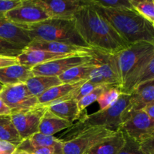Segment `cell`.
Here are the masks:
<instances>
[{"mask_svg":"<svg viewBox=\"0 0 154 154\" xmlns=\"http://www.w3.org/2000/svg\"><path fill=\"white\" fill-rule=\"evenodd\" d=\"M152 79H154V54L152 59L150 60V63H148L147 67L145 68V69L143 71L142 73L141 74L140 77L138 78L136 84H135V87H137L138 84H141V83Z\"/></svg>","mask_w":154,"mask_h":154,"instance_id":"e575fe53","label":"cell"},{"mask_svg":"<svg viewBox=\"0 0 154 154\" xmlns=\"http://www.w3.org/2000/svg\"><path fill=\"white\" fill-rule=\"evenodd\" d=\"M153 27H154V22L153 23Z\"/></svg>","mask_w":154,"mask_h":154,"instance_id":"ee69618b","label":"cell"},{"mask_svg":"<svg viewBox=\"0 0 154 154\" xmlns=\"http://www.w3.org/2000/svg\"><path fill=\"white\" fill-rule=\"evenodd\" d=\"M91 5L106 9H131L133 8L129 0H88Z\"/></svg>","mask_w":154,"mask_h":154,"instance_id":"f1b7e54d","label":"cell"},{"mask_svg":"<svg viewBox=\"0 0 154 154\" xmlns=\"http://www.w3.org/2000/svg\"><path fill=\"white\" fill-rule=\"evenodd\" d=\"M154 54V45L147 42L133 44L115 54L122 93L131 94L137 81Z\"/></svg>","mask_w":154,"mask_h":154,"instance_id":"277c9868","label":"cell"},{"mask_svg":"<svg viewBox=\"0 0 154 154\" xmlns=\"http://www.w3.org/2000/svg\"><path fill=\"white\" fill-rule=\"evenodd\" d=\"M72 57L67 54H55L49 51H40V50H31L26 48L22 54L17 57V61L20 65L32 68L38 65L49 63L60 59Z\"/></svg>","mask_w":154,"mask_h":154,"instance_id":"e0dca14e","label":"cell"},{"mask_svg":"<svg viewBox=\"0 0 154 154\" xmlns=\"http://www.w3.org/2000/svg\"><path fill=\"white\" fill-rule=\"evenodd\" d=\"M120 129L141 143L154 136V120L144 110L132 111L123 117Z\"/></svg>","mask_w":154,"mask_h":154,"instance_id":"8992f818","label":"cell"},{"mask_svg":"<svg viewBox=\"0 0 154 154\" xmlns=\"http://www.w3.org/2000/svg\"><path fill=\"white\" fill-rule=\"evenodd\" d=\"M32 76L31 68L20 64L0 69V83L5 87L26 84L28 79Z\"/></svg>","mask_w":154,"mask_h":154,"instance_id":"d6986e66","label":"cell"},{"mask_svg":"<svg viewBox=\"0 0 154 154\" xmlns=\"http://www.w3.org/2000/svg\"><path fill=\"white\" fill-rule=\"evenodd\" d=\"M154 105V79L143 82L131 93L130 103L123 114V117L132 111L145 109Z\"/></svg>","mask_w":154,"mask_h":154,"instance_id":"5bb4252c","label":"cell"},{"mask_svg":"<svg viewBox=\"0 0 154 154\" xmlns=\"http://www.w3.org/2000/svg\"><path fill=\"white\" fill-rule=\"evenodd\" d=\"M11 111L0 97V116L11 115Z\"/></svg>","mask_w":154,"mask_h":154,"instance_id":"ab89813d","label":"cell"},{"mask_svg":"<svg viewBox=\"0 0 154 154\" xmlns=\"http://www.w3.org/2000/svg\"><path fill=\"white\" fill-rule=\"evenodd\" d=\"M28 139L35 145L53 149L55 154H63V143L53 135H46L37 132Z\"/></svg>","mask_w":154,"mask_h":154,"instance_id":"484cf974","label":"cell"},{"mask_svg":"<svg viewBox=\"0 0 154 154\" xmlns=\"http://www.w3.org/2000/svg\"><path fill=\"white\" fill-rule=\"evenodd\" d=\"M45 9L51 18L74 19L77 12L85 5V0H33Z\"/></svg>","mask_w":154,"mask_h":154,"instance_id":"4fadbf2b","label":"cell"},{"mask_svg":"<svg viewBox=\"0 0 154 154\" xmlns=\"http://www.w3.org/2000/svg\"><path fill=\"white\" fill-rule=\"evenodd\" d=\"M95 66H96V63L93 59L90 63L75 66L69 69L64 73L60 75L58 78L63 84H72V83L87 81L89 80L90 74Z\"/></svg>","mask_w":154,"mask_h":154,"instance_id":"cb8c5ba5","label":"cell"},{"mask_svg":"<svg viewBox=\"0 0 154 154\" xmlns=\"http://www.w3.org/2000/svg\"><path fill=\"white\" fill-rule=\"evenodd\" d=\"M93 6L129 45L147 42L154 45L153 23L134 8L114 10Z\"/></svg>","mask_w":154,"mask_h":154,"instance_id":"7a4b0ae2","label":"cell"},{"mask_svg":"<svg viewBox=\"0 0 154 154\" xmlns=\"http://www.w3.org/2000/svg\"><path fill=\"white\" fill-rule=\"evenodd\" d=\"M122 94V91L120 87L109 86L101 94L96 102L99 106V110H105L112 106L117 102Z\"/></svg>","mask_w":154,"mask_h":154,"instance_id":"4316f807","label":"cell"},{"mask_svg":"<svg viewBox=\"0 0 154 154\" xmlns=\"http://www.w3.org/2000/svg\"><path fill=\"white\" fill-rule=\"evenodd\" d=\"M48 109L54 115L72 124L74 122L78 120L81 114L84 112H80L78 102L73 99L51 103L48 106Z\"/></svg>","mask_w":154,"mask_h":154,"instance_id":"44dd1931","label":"cell"},{"mask_svg":"<svg viewBox=\"0 0 154 154\" xmlns=\"http://www.w3.org/2000/svg\"><path fill=\"white\" fill-rule=\"evenodd\" d=\"M47 110L48 106L39 105L26 111L11 113L12 122L22 141L38 132L41 120Z\"/></svg>","mask_w":154,"mask_h":154,"instance_id":"9c48e42d","label":"cell"},{"mask_svg":"<svg viewBox=\"0 0 154 154\" xmlns=\"http://www.w3.org/2000/svg\"><path fill=\"white\" fill-rule=\"evenodd\" d=\"M130 99L131 94L122 93L117 102L108 108L99 110L92 114H87L85 111L78 121L73 123L57 138L63 143L66 142L93 128H105L114 132L120 130L123 114L129 105Z\"/></svg>","mask_w":154,"mask_h":154,"instance_id":"3957f363","label":"cell"},{"mask_svg":"<svg viewBox=\"0 0 154 154\" xmlns=\"http://www.w3.org/2000/svg\"><path fill=\"white\" fill-rule=\"evenodd\" d=\"M20 27L26 30L32 41L61 42L91 48L80 35L74 19L49 18L38 23Z\"/></svg>","mask_w":154,"mask_h":154,"instance_id":"5b68a950","label":"cell"},{"mask_svg":"<svg viewBox=\"0 0 154 154\" xmlns=\"http://www.w3.org/2000/svg\"><path fill=\"white\" fill-rule=\"evenodd\" d=\"M14 154H29V153H26V152L23 151V150H19V149H17Z\"/></svg>","mask_w":154,"mask_h":154,"instance_id":"b9f144b4","label":"cell"},{"mask_svg":"<svg viewBox=\"0 0 154 154\" xmlns=\"http://www.w3.org/2000/svg\"><path fill=\"white\" fill-rule=\"evenodd\" d=\"M144 111L148 114V116L152 120H154V105L147 107L145 109H144Z\"/></svg>","mask_w":154,"mask_h":154,"instance_id":"60d3db41","label":"cell"},{"mask_svg":"<svg viewBox=\"0 0 154 154\" xmlns=\"http://www.w3.org/2000/svg\"><path fill=\"white\" fill-rule=\"evenodd\" d=\"M153 2H154V0H153Z\"/></svg>","mask_w":154,"mask_h":154,"instance_id":"f6af8a7d","label":"cell"},{"mask_svg":"<svg viewBox=\"0 0 154 154\" xmlns=\"http://www.w3.org/2000/svg\"><path fill=\"white\" fill-rule=\"evenodd\" d=\"M26 48L71 56H90L92 52V48H82L61 42L45 41H32Z\"/></svg>","mask_w":154,"mask_h":154,"instance_id":"9a60e30c","label":"cell"},{"mask_svg":"<svg viewBox=\"0 0 154 154\" xmlns=\"http://www.w3.org/2000/svg\"><path fill=\"white\" fill-rule=\"evenodd\" d=\"M7 20L21 26L38 23L51 18L46 11L33 0H22L20 4L5 14Z\"/></svg>","mask_w":154,"mask_h":154,"instance_id":"52a82bcc","label":"cell"},{"mask_svg":"<svg viewBox=\"0 0 154 154\" xmlns=\"http://www.w3.org/2000/svg\"><path fill=\"white\" fill-rule=\"evenodd\" d=\"M105 128H93L63 143V154H85L92 147L114 133Z\"/></svg>","mask_w":154,"mask_h":154,"instance_id":"30bf717a","label":"cell"},{"mask_svg":"<svg viewBox=\"0 0 154 154\" xmlns=\"http://www.w3.org/2000/svg\"><path fill=\"white\" fill-rule=\"evenodd\" d=\"M90 56L94 60L105 84L120 88L121 82L115 54L102 52L92 48Z\"/></svg>","mask_w":154,"mask_h":154,"instance_id":"7c38bea8","label":"cell"},{"mask_svg":"<svg viewBox=\"0 0 154 154\" xmlns=\"http://www.w3.org/2000/svg\"><path fill=\"white\" fill-rule=\"evenodd\" d=\"M25 48L12 42L0 38V56L17 58Z\"/></svg>","mask_w":154,"mask_h":154,"instance_id":"4dcf8cb0","label":"cell"},{"mask_svg":"<svg viewBox=\"0 0 154 154\" xmlns=\"http://www.w3.org/2000/svg\"><path fill=\"white\" fill-rule=\"evenodd\" d=\"M140 144L145 154H154V136L140 143Z\"/></svg>","mask_w":154,"mask_h":154,"instance_id":"74e56055","label":"cell"},{"mask_svg":"<svg viewBox=\"0 0 154 154\" xmlns=\"http://www.w3.org/2000/svg\"><path fill=\"white\" fill-rule=\"evenodd\" d=\"M123 132V131H122ZM125 142L118 154H145L141 147L139 142L123 132Z\"/></svg>","mask_w":154,"mask_h":154,"instance_id":"1f68e13d","label":"cell"},{"mask_svg":"<svg viewBox=\"0 0 154 154\" xmlns=\"http://www.w3.org/2000/svg\"><path fill=\"white\" fill-rule=\"evenodd\" d=\"M72 123L60 118L47 110L41 120L38 132L46 135H53L70 127Z\"/></svg>","mask_w":154,"mask_h":154,"instance_id":"7402d4cb","label":"cell"},{"mask_svg":"<svg viewBox=\"0 0 154 154\" xmlns=\"http://www.w3.org/2000/svg\"><path fill=\"white\" fill-rule=\"evenodd\" d=\"M87 81L72 84H61L52 87L38 98L39 105L48 106L51 103L72 99V93Z\"/></svg>","mask_w":154,"mask_h":154,"instance_id":"2e32d148","label":"cell"},{"mask_svg":"<svg viewBox=\"0 0 154 154\" xmlns=\"http://www.w3.org/2000/svg\"><path fill=\"white\" fill-rule=\"evenodd\" d=\"M124 142L123 133L120 129L99 141L85 154H118Z\"/></svg>","mask_w":154,"mask_h":154,"instance_id":"ffe728a7","label":"cell"},{"mask_svg":"<svg viewBox=\"0 0 154 154\" xmlns=\"http://www.w3.org/2000/svg\"><path fill=\"white\" fill-rule=\"evenodd\" d=\"M132 8L150 22H154L153 0H129Z\"/></svg>","mask_w":154,"mask_h":154,"instance_id":"83f0119b","label":"cell"},{"mask_svg":"<svg viewBox=\"0 0 154 154\" xmlns=\"http://www.w3.org/2000/svg\"><path fill=\"white\" fill-rule=\"evenodd\" d=\"M22 0H0V18H4L8 11L19 5Z\"/></svg>","mask_w":154,"mask_h":154,"instance_id":"d590c367","label":"cell"},{"mask_svg":"<svg viewBox=\"0 0 154 154\" xmlns=\"http://www.w3.org/2000/svg\"><path fill=\"white\" fill-rule=\"evenodd\" d=\"M99 84H94V83L91 82L89 80H87V81L84 83L81 87H78L76 90L72 94V99L76 101L77 102L79 100H81L83 97H84L85 96L88 95L89 93H91L93 90H94L95 89L99 87Z\"/></svg>","mask_w":154,"mask_h":154,"instance_id":"836d02e7","label":"cell"},{"mask_svg":"<svg viewBox=\"0 0 154 154\" xmlns=\"http://www.w3.org/2000/svg\"><path fill=\"white\" fill-rule=\"evenodd\" d=\"M92 60L91 56H72L34 66L31 71L34 76L59 77L69 69L90 63Z\"/></svg>","mask_w":154,"mask_h":154,"instance_id":"8fae6325","label":"cell"},{"mask_svg":"<svg viewBox=\"0 0 154 154\" xmlns=\"http://www.w3.org/2000/svg\"><path fill=\"white\" fill-rule=\"evenodd\" d=\"M0 38L12 42L22 48H26L32 42L28 32L22 27L0 18Z\"/></svg>","mask_w":154,"mask_h":154,"instance_id":"ac0fdd59","label":"cell"},{"mask_svg":"<svg viewBox=\"0 0 154 154\" xmlns=\"http://www.w3.org/2000/svg\"><path fill=\"white\" fill-rule=\"evenodd\" d=\"M17 149L29 154H55V151L53 149L35 145L29 141L28 138L23 140L22 142L17 146Z\"/></svg>","mask_w":154,"mask_h":154,"instance_id":"d6a6232c","label":"cell"},{"mask_svg":"<svg viewBox=\"0 0 154 154\" xmlns=\"http://www.w3.org/2000/svg\"><path fill=\"white\" fill-rule=\"evenodd\" d=\"M17 150V146L12 143L0 141V154H14Z\"/></svg>","mask_w":154,"mask_h":154,"instance_id":"8d00e7d4","label":"cell"},{"mask_svg":"<svg viewBox=\"0 0 154 154\" xmlns=\"http://www.w3.org/2000/svg\"><path fill=\"white\" fill-rule=\"evenodd\" d=\"M108 87H109V86H99V87H97V88L95 89L94 90H93L91 93H90L88 95H87V96H85L84 97H83L81 100L78 101V108H79L80 112L83 113L84 111H85L86 108H87L89 105L93 104V102H96L97 99L99 98V96H101V94L105 91V90Z\"/></svg>","mask_w":154,"mask_h":154,"instance_id":"f546056e","label":"cell"},{"mask_svg":"<svg viewBox=\"0 0 154 154\" xmlns=\"http://www.w3.org/2000/svg\"><path fill=\"white\" fill-rule=\"evenodd\" d=\"M63 84L58 77L54 76H34L28 79L26 86L29 91L34 96L38 98L43 93L55 86Z\"/></svg>","mask_w":154,"mask_h":154,"instance_id":"603a6c76","label":"cell"},{"mask_svg":"<svg viewBox=\"0 0 154 154\" xmlns=\"http://www.w3.org/2000/svg\"><path fill=\"white\" fill-rule=\"evenodd\" d=\"M4 87H5V86L2 85V84L1 83H0V93H1L2 92V90H3V89H4Z\"/></svg>","mask_w":154,"mask_h":154,"instance_id":"7bdbcfd3","label":"cell"},{"mask_svg":"<svg viewBox=\"0 0 154 154\" xmlns=\"http://www.w3.org/2000/svg\"><path fill=\"white\" fill-rule=\"evenodd\" d=\"M0 97L11 113L26 111L39 105L38 98L29 91L25 84L5 86L0 93Z\"/></svg>","mask_w":154,"mask_h":154,"instance_id":"ba28073f","label":"cell"},{"mask_svg":"<svg viewBox=\"0 0 154 154\" xmlns=\"http://www.w3.org/2000/svg\"><path fill=\"white\" fill-rule=\"evenodd\" d=\"M0 141H8L16 146L22 142V139L12 122L11 115L0 116Z\"/></svg>","mask_w":154,"mask_h":154,"instance_id":"d4e9b609","label":"cell"},{"mask_svg":"<svg viewBox=\"0 0 154 154\" xmlns=\"http://www.w3.org/2000/svg\"><path fill=\"white\" fill-rule=\"evenodd\" d=\"M16 64H19L17 58H14V57H2V56H0V69Z\"/></svg>","mask_w":154,"mask_h":154,"instance_id":"f35d334b","label":"cell"},{"mask_svg":"<svg viewBox=\"0 0 154 154\" xmlns=\"http://www.w3.org/2000/svg\"><path fill=\"white\" fill-rule=\"evenodd\" d=\"M74 20L80 35L93 49L116 54L130 46L88 0H85Z\"/></svg>","mask_w":154,"mask_h":154,"instance_id":"6da1fadb","label":"cell"}]
</instances>
